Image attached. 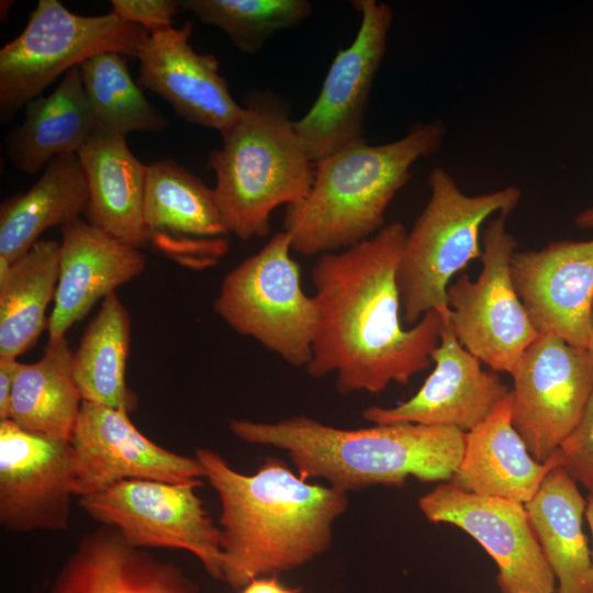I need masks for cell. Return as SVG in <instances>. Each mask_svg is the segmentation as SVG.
Here are the masks:
<instances>
[{
  "label": "cell",
  "mask_w": 593,
  "mask_h": 593,
  "mask_svg": "<svg viewBox=\"0 0 593 593\" xmlns=\"http://www.w3.org/2000/svg\"><path fill=\"white\" fill-rule=\"evenodd\" d=\"M406 235L401 222H391L312 267L320 323L305 370L312 378L335 373L339 394L405 385L433 362L447 320L433 310L402 326L396 271Z\"/></svg>",
  "instance_id": "1"
},
{
  "label": "cell",
  "mask_w": 593,
  "mask_h": 593,
  "mask_svg": "<svg viewBox=\"0 0 593 593\" xmlns=\"http://www.w3.org/2000/svg\"><path fill=\"white\" fill-rule=\"evenodd\" d=\"M195 459L220 499L222 581L232 589L302 567L332 546L333 525L348 507L346 493L309 483L275 457L253 474L209 448H197Z\"/></svg>",
  "instance_id": "2"
},
{
  "label": "cell",
  "mask_w": 593,
  "mask_h": 593,
  "mask_svg": "<svg viewBox=\"0 0 593 593\" xmlns=\"http://www.w3.org/2000/svg\"><path fill=\"white\" fill-rule=\"evenodd\" d=\"M242 441L287 452L300 477L323 479L348 493L373 485L450 481L463 452L465 433L419 424L339 428L305 415L277 422L232 419Z\"/></svg>",
  "instance_id": "3"
},
{
  "label": "cell",
  "mask_w": 593,
  "mask_h": 593,
  "mask_svg": "<svg viewBox=\"0 0 593 593\" xmlns=\"http://www.w3.org/2000/svg\"><path fill=\"white\" fill-rule=\"evenodd\" d=\"M445 124L438 120L413 125L392 142L349 145L315 165L306 198L288 206L283 227L291 248L305 256L354 246L374 235L416 161L441 147Z\"/></svg>",
  "instance_id": "4"
},
{
  "label": "cell",
  "mask_w": 593,
  "mask_h": 593,
  "mask_svg": "<svg viewBox=\"0 0 593 593\" xmlns=\"http://www.w3.org/2000/svg\"><path fill=\"white\" fill-rule=\"evenodd\" d=\"M208 167L224 224L243 240L267 236L272 212L303 201L315 176L287 103L269 92L248 94L242 118L222 135Z\"/></svg>",
  "instance_id": "5"
},
{
  "label": "cell",
  "mask_w": 593,
  "mask_h": 593,
  "mask_svg": "<svg viewBox=\"0 0 593 593\" xmlns=\"http://www.w3.org/2000/svg\"><path fill=\"white\" fill-rule=\"evenodd\" d=\"M428 186V201L407 232L396 271L402 320L410 325L433 310L448 321L449 282L481 257L482 225L494 214L507 216L522 199L516 186L466 194L441 167L430 171Z\"/></svg>",
  "instance_id": "6"
},
{
  "label": "cell",
  "mask_w": 593,
  "mask_h": 593,
  "mask_svg": "<svg viewBox=\"0 0 593 593\" xmlns=\"http://www.w3.org/2000/svg\"><path fill=\"white\" fill-rule=\"evenodd\" d=\"M291 237L275 234L224 277L213 307L235 332L249 336L293 367H306L318 328L315 296L301 287Z\"/></svg>",
  "instance_id": "7"
},
{
  "label": "cell",
  "mask_w": 593,
  "mask_h": 593,
  "mask_svg": "<svg viewBox=\"0 0 593 593\" xmlns=\"http://www.w3.org/2000/svg\"><path fill=\"white\" fill-rule=\"evenodd\" d=\"M148 32L113 12L80 15L40 0L23 31L0 49V110L14 113L60 75L102 53L136 58Z\"/></svg>",
  "instance_id": "8"
},
{
  "label": "cell",
  "mask_w": 593,
  "mask_h": 593,
  "mask_svg": "<svg viewBox=\"0 0 593 593\" xmlns=\"http://www.w3.org/2000/svg\"><path fill=\"white\" fill-rule=\"evenodd\" d=\"M507 216L486 222L481 234V271L460 276L447 289V323L470 354L493 371L512 374L524 351L540 335L513 283L511 261L517 248Z\"/></svg>",
  "instance_id": "9"
},
{
  "label": "cell",
  "mask_w": 593,
  "mask_h": 593,
  "mask_svg": "<svg viewBox=\"0 0 593 593\" xmlns=\"http://www.w3.org/2000/svg\"><path fill=\"white\" fill-rule=\"evenodd\" d=\"M200 485V480H123L80 496L79 505L128 545L187 550L212 578L222 580L221 529L194 491Z\"/></svg>",
  "instance_id": "10"
},
{
  "label": "cell",
  "mask_w": 593,
  "mask_h": 593,
  "mask_svg": "<svg viewBox=\"0 0 593 593\" xmlns=\"http://www.w3.org/2000/svg\"><path fill=\"white\" fill-rule=\"evenodd\" d=\"M511 376L512 423L544 463L573 430L593 391V353L540 334Z\"/></svg>",
  "instance_id": "11"
},
{
  "label": "cell",
  "mask_w": 593,
  "mask_h": 593,
  "mask_svg": "<svg viewBox=\"0 0 593 593\" xmlns=\"http://www.w3.org/2000/svg\"><path fill=\"white\" fill-rule=\"evenodd\" d=\"M360 14L354 41L339 49L310 110L295 131L316 165L338 150L365 141L363 123L371 89L387 51L393 11L385 2L356 0Z\"/></svg>",
  "instance_id": "12"
},
{
  "label": "cell",
  "mask_w": 593,
  "mask_h": 593,
  "mask_svg": "<svg viewBox=\"0 0 593 593\" xmlns=\"http://www.w3.org/2000/svg\"><path fill=\"white\" fill-rule=\"evenodd\" d=\"M432 523L455 525L475 539L497 567L503 593H553L556 577L532 528L525 504L465 491L449 481L418 500Z\"/></svg>",
  "instance_id": "13"
},
{
  "label": "cell",
  "mask_w": 593,
  "mask_h": 593,
  "mask_svg": "<svg viewBox=\"0 0 593 593\" xmlns=\"http://www.w3.org/2000/svg\"><path fill=\"white\" fill-rule=\"evenodd\" d=\"M76 495L70 441L0 421V523L15 533L69 527Z\"/></svg>",
  "instance_id": "14"
},
{
  "label": "cell",
  "mask_w": 593,
  "mask_h": 593,
  "mask_svg": "<svg viewBox=\"0 0 593 593\" xmlns=\"http://www.w3.org/2000/svg\"><path fill=\"white\" fill-rule=\"evenodd\" d=\"M70 444L79 496L123 480L184 483L204 475L195 457L153 443L133 425L127 412L88 401L81 403Z\"/></svg>",
  "instance_id": "15"
},
{
  "label": "cell",
  "mask_w": 593,
  "mask_h": 593,
  "mask_svg": "<svg viewBox=\"0 0 593 593\" xmlns=\"http://www.w3.org/2000/svg\"><path fill=\"white\" fill-rule=\"evenodd\" d=\"M143 219L147 243L184 267H213L228 251L213 190L175 160L147 165Z\"/></svg>",
  "instance_id": "16"
},
{
  "label": "cell",
  "mask_w": 593,
  "mask_h": 593,
  "mask_svg": "<svg viewBox=\"0 0 593 593\" xmlns=\"http://www.w3.org/2000/svg\"><path fill=\"white\" fill-rule=\"evenodd\" d=\"M515 290L538 334L589 348L593 302V239L557 240L538 250L515 251Z\"/></svg>",
  "instance_id": "17"
},
{
  "label": "cell",
  "mask_w": 593,
  "mask_h": 593,
  "mask_svg": "<svg viewBox=\"0 0 593 593\" xmlns=\"http://www.w3.org/2000/svg\"><path fill=\"white\" fill-rule=\"evenodd\" d=\"M432 360L433 371L412 398L392 407L369 406L362 417L374 425L409 423L467 433L511 391L496 374L481 368V361L462 347L447 321Z\"/></svg>",
  "instance_id": "18"
},
{
  "label": "cell",
  "mask_w": 593,
  "mask_h": 593,
  "mask_svg": "<svg viewBox=\"0 0 593 593\" xmlns=\"http://www.w3.org/2000/svg\"><path fill=\"white\" fill-rule=\"evenodd\" d=\"M192 22L148 34L137 59V82L165 99L187 122L216 130L221 136L242 118L244 107L232 97L212 54L194 51Z\"/></svg>",
  "instance_id": "19"
},
{
  "label": "cell",
  "mask_w": 593,
  "mask_h": 593,
  "mask_svg": "<svg viewBox=\"0 0 593 593\" xmlns=\"http://www.w3.org/2000/svg\"><path fill=\"white\" fill-rule=\"evenodd\" d=\"M54 306L48 317V342L65 338L90 309L122 284L138 277L146 257L81 219L63 227Z\"/></svg>",
  "instance_id": "20"
},
{
  "label": "cell",
  "mask_w": 593,
  "mask_h": 593,
  "mask_svg": "<svg viewBox=\"0 0 593 593\" xmlns=\"http://www.w3.org/2000/svg\"><path fill=\"white\" fill-rule=\"evenodd\" d=\"M45 593H199V586L180 567L101 525L82 536Z\"/></svg>",
  "instance_id": "21"
},
{
  "label": "cell",
  "mask_w": 593,
  "mask_h": 593,
  "mask_svg": "<svg viewBox=\"0 0 593 593\" xmlns=\"http://www.w3.org/2000/svg\"><path fill=\"white\" fill-rule=\"evenodd\" d=\"M557 466H561L558 449L544 463L529 452L512 423L510 391L482 423L465 433L462 457L449 482L471 493L525 504Z\"/></svg>",
  "instance_id": "22"
},
{
  "label": "cell",
  "mask_w": 593,
  "mask_h": 593,
  "mask_svg": "<svg viewBox=\"0 0 593 593\" xmlns=\"http://www.w3.org/2000/svg\"><path fill=\"white\" fill-rule=\"evenodd\" d=\"M77 155L89 190L88 222L133 247L147 244L143 219L147 165L134 156L126 138L98 130Z\"/></svg>",
  "instance_id": "23"
},
{
  "label": "cell",
  "mask_w": 593,
  "mask_h": 593,
  "mask_svg": "<svg viewBox=\"0 0 593 593\" xmlns=\"http://www.w3.org/2000/svg\"><path fill=\"white\" fill-rule=\"evenodd\" d=\"M96 131L79 66L57 88L25 105L23 123L5 141L7 154L20 172L35 175L57 156L77 154Z\"/></svg>",
  "instance_id": "24"
},
{
  "label": "cell",
  "mask_w": 593,
  "mask_h": 593,
  "mask_svg": "<svg viewBox=\"0 0 593 593\" xmlns=\"http://www.w3.org/2000/svg\"><path fill=\"white\" fill-rule=\"evenodd\" d=\"M88 202L87 179L78 155L55 157L26 192L1 204L0 257L12 264L45 230L63 227L86 214Z\"/></svg>",
  "instance_id": "25"
},
{
  "label": "cell",
  "mask_w": 593,
  "mask_h": 593,
  "mask_svg": "<svg viewBox=\"0 0 593 593\" xmlns=\"http://www.w3.org/2000/svg\"><path fill=\"white\" fill-rule=\"evenodd\" d=\"M586 501L562 466L551 469L525 508L558 593H589L591 553L582 529Z\"/></svg>",
  "instance_id": "26"
},
{
  "label": "cell",
  "mask_w": 593,
  "mask_h": 593,
  "mask_svg": "<svg viewBox=\"0 0 593 593\" xmlns=\"http://www.w3.org/2000/svg\"><path fill=\"white\" fill-rule=\"evenodd\" d=\"M72 355L67 339L63 338L47 342L38 361L20 362L9 419L26 430L71 440L82 403Z\"/></svg>",
  "instance_id": "27"
},
{
  "label": "cell",
  "mask_w": 593,
  "mask_h": 593,
  "mask_svg": "<svg viewBox=\"0 0 593 593\" xmlns=\"http://www.w3.org/2000/svg\"><path fill=\"white\" fill-rule=\"evenodd\" d=\"M60 243L37 240L0 276V357L16 359L32 348L55 296Z\"/></svg>",
  "instance_id": "28"
},
{
  "label": "cell",
  "mask_w": 593,
  "mask_h": 593,
  "mask_svg": "<svg viewBox=\"0 0 593 593\" xmlns=\"http://www.w3.org/2000/svg\"><path fill=\"white\" fill-rule=\"evenodd\" d=\"M130 343V314L112 292L102 300L72 355L74 376L82 401L128 414L136 410L137 396L125 380Z\"/></svg>",
  "instance_id": "29"
},
{
  "label": "cell",
  "mask_w": 593,
  "mask_h": 593,
  "mask_svg": "<svg viewBox=\"0 0 593 593\" xmlns=\"http://www.w3.org/2000/svg\"><path fill=\"white\" fill-rule=\"evenodd\" d=\"M127 59L109 52L79 65L96 130L124 138L133 132H160L169 122L133 80Z\"/></svg>",
  "instance_id": "30"
},
{
  "label": "cell",
  "mask_w": 593,
  "mask_h": 593,
  "mask_svg": "<svg viewBox=\"0 0 593 593\" xmlns=\"http://www.w3.org/2000/svg\"><path fill=\"white\" fill-rule=\"evenodd\" d=\"M181 11L222 30L239 51L259 52L277 33L291 29L312 13L306 0H179Z\"/></svg>",
  "instance_id": "31"
},
{
  "label": "cell",
  "mask_w": 593,
  "mask_h": 593,
  "mask_svg": "<svg viewBox=\"0 0 593 593\" xmlns=\"http://www.w3.org/2000/svg\"><path fill=\"white\" fill-rule=\"evenodd\" d=\"M558 451L568 474L593 496V391L578 424Z\"/></svg>",
  "instance_id": "32"
},
{
  "label": "cell",
  "mask_w": 593,
  "mask_h": 593,
  "mask_svg": "<svg viewBox=\"0 0 593 593\" xmlns=\"http://www.w3.org/2000/svg\"><path fill=\"white\" fill-rule=\"evenodd\" d=\"M111 7L120 19L149 34L172 27L174 18L181 11L179 0H112Z\"/></svg>",
  "instance_id": "33"
},
{
  "label": "cell",
  "mask_w": 593,
  "mask_h": 593,
  "mask_svg": "<svg viewBox=\"0 0 593 593\" xmlns=\"http://www.w3.org/2000/svg\"><path fill=\"white\" fill-rule=\"evenodd\" d=\"M19 365L14 358L0 357V421L10 417L11 394Z\"/></svg>",
  "instance_id": "34"
},
{
  "label": "cell",
  "mask_w": 593,
  "mask_h": 593,
  "mask_svg": "<svg viewBox=\"0 0 593 593\" xmlns=\"http://www.w3.org/2000/svg\"><path fill=\"white\" fill-rule=\"evenodd\" d=\"M300 588L284 584L278 575H262L250 580L239 593H301Z\"/></svg>",
  "instance_id": "35"
},
{
  "label": "cell",
  "mask_w": 593,
  "mask_h": 593,
  "mask_svg": "<svg viewBox=\"0 0 593 593\" xmlns=\"http://www.w3.org/2000/svg\"><path fill=\"white\" fill-rule=\"evenodd\" d=\"M574 223L579 228H593V206L581 211L574 219Z\"/></svg>",
  "instance_id": "36"
},
{
  "label": "cell",
  "mask_w": 593,
  "mask_h": 593,
  "mask_svg": "<svg viewBox=\"0 0 593 593\" xmlns=\"http://www.w3.org/2000/svg\"><path fill=\"white\" fill-rule=\"evenodd\" d=\"M584 515L589 522L591 533H592V538H593V496L592 495H589ZM589 593H593V550L591 553V581H590Z\"/></svg>",
  "instance_id": "37"
},
{
  "label": "cell",
  "mask_w": 593,
  "mask_h": 593,
  "mask_svg": "<svg viewBox=\"0 0 593 593\" xmlns=\"http://www.w3.org/2000/svg\"><path fill=\"white\" fill-rule=\"evenodd\" d=\"M589 349L593 353V302L589 322Z\"/></svg>",
  "instance_id": "38"
},
{
  "label": "cell",
  "mask_w": 593,
  "mask_h": 593,
  "mask_svg": "<svg viewBox=\"0 0 593 593\" xmlns=\"http://www.w3.org/2000/svg\"><path fill=\"white\" fill-rule=\"evenodd\" d=\"M521 593H529V592H521Z\"/></svg>",
  "instance_id": "39"
}]
</instances>
